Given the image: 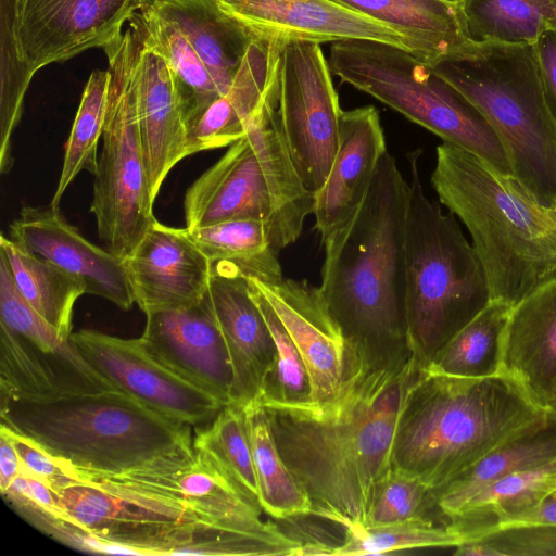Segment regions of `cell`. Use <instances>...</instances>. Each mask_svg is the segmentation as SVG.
Wrapping results in <instances>:
<instances>
[{"label":"cell","instance_id":"obj_1","mask_svg":"<svg viewBox=\"0 0 556 556\" xmlns=\"http://www.w3.org/2000/svg\"><path fill=\"white\" fill-rule=\"evenodd\" d=\"M348 375L323 408L264 407L279 452L312 502V515L365 526L392 467L397 426L425 366L404 350L377 355L350 344Z\"/></svg>","mask_w":556,"mask_h":556},{"label":"cell","instance_id":"obj_2","mask_svg":"<svg viewBox=\"0 0 556 556\" xmlns=\"http://www.w3.org/2000/svg\"><path fill=\"white\" fill-rule=\"evenodd\" d=\"M409 182L382 155L355 213L324 242L319 289L349 343L372 354L406 349L405 226Z\"/></svg>","mask_w":556,"mask_h":556},{"label":"cell","instance_id":"obj_3","mask_svg":"<svg viewBox=\"0 0 556 556\" xmlns=\"http://www.w3.org/2000/svg\"><path fill=\"white\" fill-rule=\"evenodd\" d=\"M431 185L469 231L491 300L513 307L556 279V206L540 204L513 176L447 142L437 147Z\"/></svg>","mask_w":556,"mask_h":556},{"label":"cell","instance_id":"obj_4","mask_svg":"<svg viewBox=\"0 0 556 556\" xmlns=\"http://www.w3.org/2000/svg\"><path fill=\"white\" fill-rule=\"evenodd\" d=\"M547 410L503 372L464 378L424 368L397 426L392 468L437 491Z\"/></svg>","mask_w":556,"mask_h":556},{"label":"cell","instance_id":"obj_5","mask_svg":"<svg viewBox=\"0 0 556 556\" xmlns=\"http://www.w3.org/2000/svg\"><path fill=\"white\" fill-rule=\"evenodd\" d=\"M1 424L80 473L124 475L193 453L191 426L121 390L46 400L1 397Z\"/></svg>","mask_w":556,"mask_h":556},{"label":"cell","instance_id":"obj_6","mask_svg":"<svg viewBox=\"0 0 556 556\" xmlns=\"http://www.w3.org/2000/svg\"><path fill=\"white\" fill-rule=\"evenodd\" d=\"M432 67L490 123L514 179L540 204L556 206V119L533 45L473 41Z\"/></svg>","mask_w":556,"mask_h":556},{"label":"cell","instance_id":"obj_7","mask_svg":"<svg viewBox=\"0 0 556 556\" xmlns=\"http://www.w3.org/2000/svg\"><path fill=\"white\" fill-rule=\"evenodd\" d=\"M420 155V150L407 154L406 339L412 353L426 366L492 300L482 263L456 216L444 213L425 192Z\"/></svg>","mask_w":556,"mask_h":556},{"label":"cell","instance_id":"obj_8","mask_svg":"<svg viewBox=\"0 0 556 556\" xmlns=\"http://www.w3.org/2000/svg\"><path fill=\"white\" fill-rule=\"evenodd\" d=\"M276 106L260 113L247 134L186 191V228L230 219L268 224L283 248L296 241L314 193L308 191L288 152Z\"/></svg>","mask_w":556,"mask_h":556},{"label":"cell","instance_id":"obj_9","mask_svg":"<svg viewBox=\"0 0 556 556\" xmlns=\"http://www.w3.org/2000/svg\"><path fill=\"white\" fill-rule=\"evenodd\" d=\"M341 81L368 93L443 142L513 176L506 152L482 113L432 65L399 47L372 40L332 42L328 59Z\"/></svg>","mask_w":556,"mask_h":556},{"label":"cell","instance_id":"obj_10","mask_svg":"<svg viewBox=\"0 0 556 556\" xmlns=\"http://www.w3.org/2000/svg\"><path fill=\"white\" fill-rule=\"evenodd\" d=\"M129 22L122 38L104 49L109 60V98L90 207L100 238L121 258L134 252L156 219L137 110L142 33L136 14Z\"/></svg>","mask_w":556,"mask_h":556},{"label":"cell","instance_id":"obj_11","mask_svg":"<svg viewBox=\"0 0 556 556\" xmlns=\"http://www.w3.org/2000/svg\"><path fill=\"white\" fill-rule=\"evenodd\" d=\"M54 492L74 526L138 555H199L213 526L184 502L125 475L80 473Z\"/></svg>","mask_w":556,"mask_h":556},{"label":"cell","instance_id":"obj_12","mask_svg":"<svg viewBox=\"0 0 556 556\" xmlns=\"http://www.w3.org/2000/svg\"><path fill=\"white\" fill-rule=\"evenodd\" d=\"M276 115L304 187L317 192L337 153L342 115L329 63L318 43L285 41Z\"/></svg>","mask_w":556,"mask_h":556},{"label":"cell","instance_id":"obj_13","mask_svg":"<svg viewBox=\"0 0 556 556\" xmlns=\"http://www.w3.org/2000/svg\"><path fill=\"white\" fill-rule=\"evenodd\" d=\"M8 1L18 56L31 78L48 64L116 43L149 0Z\"/></svg>","mask_w":556,"mask_h":556},{"label":"cell","instance_id":"obj_14","mask_svg":"<svg viewBox=\"0 0 556 556\" xmlns=\"http://www.w3.org/2000/svg\"><path fill=\"white\" fill-rule=\"evenodd\" d=\"M71 339L84 357L116 389L155 412L198 428L224 407L215 397L156 359L142 340L83 329Z\"/></svg>","mask_w":556,"mask_h":556},{"label":"cell","instance_id":"obj_15","mask_svg":"<svg viewBox=\"0 0 556 556\" xmlns=\"http://www.w3.org/2000/svg\"><path fill=\"white\" fill-rule=\"evenodd\" d=\"M124 475L184 502L206 525L270 541L291 556L302 546L300 540L265 522L258 502L200 451Z\"/></svg>","mask_w":556,"mask_h":556},{"label":"cell","instance_id":"obj_16","mask_svg":"<svg viewBox=\"0 0 556 556\" xmlns=\"http://www.w3.org/2000/svg\"><path fill=\"white\" fill-rule=\"evenodd\" d=\"M260 37L315 43L372 40L404 49L433 65L416 40L340 0H215Z\"/></svg>","mask_w":556,"mask_h":556},{"label":"cell","instance_id":"obj_17","mask_svg":"<svg viewBox=\"0 0 556 556\" xmlns=\"http://www.w3.org/2000/svg\"><path fill=\"white\" fill-rule=\"evenodd\" d=\"M115 389L71 337L46 320L22 332L0 326L1 397L46 400Z\"/></svg>","mask_w":556,"mask_h":556},{"label":"cell","instance_id":"obj_18","mask_svg":"<svg viewBox=\"0 0 556 556\" xmlns=\"http://www.w3.org/2000/svg\"><path fill=\"white\" fill-rule=\"evenodd\" d=\"M247 278L262 291L295 344L308 375L313 407H325L343 386L351 349L319 287L304 279L283 277L269 283Z\"/></svg>","mask_w":556,"mask_h":556},{"label":"cell","instance_id":"obj_19","mask_svg":"<svg viewBox=\"0 0 556 556\" xmlns=\"http://www.w3.org/2000/svg\"><path fill=\"white\" fill-rule=\"evenodd\" d=\"M123 260L135 303L146 315L194 306L208 290L212 263L187 228L155 219Z\"/></svg>","mask_w":556,"mask_h":556},{"label":"cell","instance_id":"obj_20","mask_svg":"<svg viewBox=\"0 0 556 556\" xmlns=\"http://www.w3.org/2000/svg\"><path fill=\"white\" fill-rule=\"evenodd\" d=\"M205 301L228 350L233 375L231 404L242 408L258 404L276 348L247 277L232 264L213 263Z\"/></svg>","mask_w":556,"mask_h":556},{"label":"cell","instance_id":"obj_21","mask_svg":"<svg viewBox=\"0 0 556 556\" xmlns=\"http://www.w3.org/2000/svg\"><path fill=\"white\" fill-rule=\"evenodd\" d=\"M146 316L140 339L147 350L170 370L211 394L223 406L231 404V363L205 298L191 307Z\"/></svg>","mask_w":556,"mask_h":556},{"label":"cell","instance_id":"obj_22","mask_svg":"<svg viewBox=\"0 0 556 556\" xmlns=\"http://www.w3.org/2000/svg\"><path fill=\"white\" fill-rule=\"evenodd\" d=\"M10 238L31 253L79 278L86 293L128 311L135 304L124 260L87 240L52 206H24L10 225Z\"/></svg>","mask_w":556,"mask_h":556},{"label":"cell","instance_id":"obj_23","mask_svg":"<svg viewBox=\"0 0 556 556\" xmlns=\"http://www.w3.org/2000/svg\"><path fill=\"white\" fill-rule=\"evenodd\" d=\"M285 41L258 37L249 48L229 89L187 116V155L229 147L254 118L277 104L280 51Z\"/></svg>","mask_w":556,"mask_h":556},{"label":"cell","instance_id":"obj_24","mask_svg":"<svg viewBox=\"0 0 556 556\" xmlns=\"http://www.w3.org/2000/svg\"><path fill=\"white\" fill-rule=\"evenodd\" d=\"M386 151V137L375 106L342 111L336 156L326 181L314 193L315 228L321 242L362 204Z\"/></svg>","mask_w":556,"mask_h":556},{"label":"cell","instance_id":"obj_25","mask_svg":"<svg viewBox=\"0 0 556 556\" xmlns=\"http://www.w3.org/2000/svg\"><path fill=\"white\" fill-rule=\"evenodd\" d=\"M137 110L150 191L155 201L168 173L188 156L187 123L173 68L143 41V36L137 66Z\"/></svg>","mask_w":556,"mask_h":556},{"label":"cell","instance_id":"obj_26","mask_svg":"<svg viewBox=\"0 0 556 556\" xmlns=\"http://www.w3.org/2000/svg\"><path fill=\"white\" fill-rule=\"evenodd\" d=\"M501 372L541 408H556V279L511 307L502 338Z\"/></svg>","mask_w":556,"mask_h":556},{"label":"cell","instance_id":"obj_27","mask_svg":"<svg viewBox=\"0 0 556 556\" xmlns=\"http://www.w3.org/2000/svg\"><path fill=\"white\" fill-rule=\"evenodd\" d=\"M174 24L204 63L220 96L232 84L251 45L260 37L215 0H149Z\"/></svg>","mask_w":556,"mask_h":556},{"label":"cell","instance_id":"obj_28","mask_svg":"<svg viewBox=\"0 0 556 556\" xmlns=\"http://www.w3.org/2000/svg\"><path fill=\"white\" fill-rule=\"evenodd\" d=\"M556 459V409L510 437L445 485L432 492L434 509L453 518L480 489L514 472Z\"/></svg>","mask_w":556,"mask_h":556},{"label":"cell","instance_id":"obj_29","mask_svg":"<svg viewBox=\"0 0 556 556\" xmlns=\"http://www.w3.org/2000/svg\"><path fill=\"white\" fill-rule=\"evenodd\" d=\"M419 42L433 65L473 42L460 5L441 0H340Z\"/></svg>","mask_w":556,"mask_h":556},{"label":"cell","instance_id":"obj_30","mask_svg":"<svg viewBox=\"0 0 556 556\" xmlns=\"http://www.w3.org/2000/svg\"><path fill=\"white\" fill-rule=\"evenodd\" d=\"M0 256L21 296L48 324L71 337L74 305L86 293L84 282L4 233L0 237Z\"/></svg>","mask_w":556,"mask_h":556},{"label":"cell","instance_id":"obj_31","mask_svg":"<svg viewBox=\"0 0 556 556\" xmlns=\"http://www.w3.org/2000/svg\"><path fill=\"white\" fill-rule=\"evenodd\" d=\"M188 232L212 264H232L244 277L263 282L283 278L278 255L285 248L273 228L262 220L230 219Z\"/></svg>","mask_w":556,"mask_h":556},{"label":"cell","instance_id":"obj_32","mask_svg":"<svg viewBox=\"0 0 556 556\" xmlns=\"http://www.w3.org/2000/svg\"><path fill=\"white\" fill-rule=\"evenodd\" d=\"M556 490V459L504 476L477 491L447 520L465 542L478 538L498 519L522 513Z\"/></svg>","mask_w":556,"mask_h":556},{"label":"cell","instance_id":"obj_33","mask_svg":"<svg viewBox=\"0 0 556 556\" xmlns=\"http://www.w3.org/2000/svg\"><path fill=\"white\" fill-rule=\"evenodd\" d=\"M243 409L262 509L279 520L312 515V502L282 458L264 407Z\"/></svg>","mask_w":556,"mask_h":556},{"label":"cell","instance_id":"obj_34","mask_svg":"<svg viewBox=\"0 0 556 556\" xmlns=\"http://www.w3.org/2000/svg\"><path fill=\"white\" fill-rule=\"evenodd\" d=\"M510 309L507 304L492 300L437 351L425 368L464 378L502 374V338Z\"/></svg>","mask_w":556,"mask_h":556},{"label":"cell","instance_id":"obj_35","mask_svg":"<svg viewBox=\"0 0 556 556\" xmlns=\"http://www.w3.org/2000/svg\"><path fill=\"white\" fill-rule=\"evenodd\" d=\"M460 10L475 42L533 45L556 30V0H465Z\"/></svg>","mask_w":556,"mask_h":556},{"label":"cell","instance_id":"obj_36","mask_svg":"<svg viewBox=\"0 0 556 556\" xmlns=\"http://www.w3.org/2000/svg\"><path fill=\"white\" fill-rule=\"evenodd\" d=\"M137 18L143 41L168 61L177 77L185 103L186 119L188 115L220 96L211 74L186 36L174 24L159 15L150 7L149 1L137 13Z\"/></svg>","mask_w":556,"mask_h":556},{"label":"cell","instance_id":"obj_37","mask_svg":"<svg viewBox=\"0 0 556 556\" xmlns=\"http://www.w3.org/2000/svg\"><path fill=\"white\" fill-rule=\"evenodd\" d=\"M109 85L108 70L90 74L65 144L61 175L50 203L52 206L59 207L64 192L81 170L94 174L97 169V150L105 123Z\"/></svg>","mask_w":556,"mask_h":556},{"label":"cell","instance_id":"obj_38","mask_svg":"<svg viewBox=\"0 0 556 556\" xmlns=\"http://www.w3.org/2000/svg\"><path fill=\"white\" fill-rule=\"evenodd\" d=\"M464 542L463 535L448 522L439 526L430 517H420L380 527H346L344 540L334 546L332 555H382L416 548L456 547Z\"/></svg>","mask_w":556,"mask_h":556},{"label":"cell","instance_id":"obj_39","mask_svg":"<svg viewBox=\"0 0 556 556\" xmlns=\"http://www.w3.org/2000/svg\"><path fill=\"white\" fill-rule=\"evenodd\" d=\"M249 291L260 307L273 336L276 353L270 374L257 405L263 407H313L311 384L304 362L262 291L247 278Z\"/></svg>","mask_w":556,"mask_h":556},{"label":"cell","instance_id":"obj_40","mask_svg":"<svg viewBox=\"0 0 556 556\" xmlns=\"http://www.w3.org/2000/svg\"><path fill=\"white\" fill-rule=\"evenodd\" d=\"M192 446L207 455L258 502L252 448L242 407L226 405L210 424L195 428Z\"/></svg>","mask_w":556,"mask_h":556},{"label":"cell","instance_id":"obj_41","mask_svg":"<svg viewBox=\"0 0 556 556\" xmlns=\"http://www.w3.org/2000/svg\"><path fill=\"white\" fill-rule=\"evenodd\" d=\"M431 510H434L432 491L419 479L391 467L374 490L364 527L430 517Z\"/></svg>","mask_w":556,"mask_h":556},{"label":"cell","instance_id":"obj_42","mask_svg":"<svg viewBox=\"0 0 556 556\" xmlns=\"http://www.w3.org/2000/svg\"><path fill=\"white\" fill-rule=\"evenodd\" d=\"M2 496L31 526L73 547L79 529L47 484L21 470Z\"/></svg>","mask_w":556,"mask_h":556},{"label":"cell","instance_id":"obj_43","mask_svg":"<svg viewBox=\"0 0 556 556\" xmlns=\"http://www.w3.org/2000/svg\"><path fill=\"white\" fill-rule=\"evenodd\" d=\"M0 429L9 435L14 445L22 463L21 470L43 482L53 492L81 481L78 470L68 462L50 454L34 440L3 424L0 425Z\"/></svg>","mask_w":556,"mask_h":556},{"label":"cell","instance_id":"obj_44","mask_svg":"<svg viewBox=\"0 0 556 556\" xmlns=\"http://www.w3.org/2000/svg\"><path fill=\"white\" fill-rule=\"evenodd\" d=\"M475 540L485 543L494 556H556V526L494 529Z\"/></svg>","mask_w":556,"mask_h":556},{"label":"cell","instance_id":"obj_45","mask_svg":"<svg viewBox=\"0 0 556 556\" xmlns=\"http://www.w3.org/2000/svg\"><path fill=\"white\" fill-rule=\"evenodd\" d=\"M544 92L556 119V30L542 34L533 43Z\"/></svg>","mask_w":556,"mask_h":556},{"label":"cell","instance_id":"obj_46","mask_svg":"<svg viewBox=\"0 0 556 556\" xmlns=\"http://www.w3.org/2000/svg\"><path fill=\"white\" fill-rule=\"evenodd\" d=\"M528 526H556V490L551 492L535 506L522 513L498 519L492 527L486 529L480 535L494 529Z\"/></svg>","mask_w":556,"mask_h":556},{"label":"cell","instance_id":"obj_47","mask_svg":"<svg viewBox=\"0 0 556 556\" xmlns=\"http://www.w3.org/2000/svg\"><path fill=\"white\" fill-rule=\"evenodd\" d=\"M22 463L9 435L0 429V490L3 493L20 475Z\"/></svg>","mask_w":556,"mask_h":556},{"label":"cell","instance_id":"obj_48","mask_svg":"<svg viewBox=\"0 0 556 556\" xmlns=\"http://www.w3.org/2000/svg\"><path fill=\"white\" fill-rule=\"evenodd\" d=\"M441 1L451 3V4L460 5L465 0H441Z\"/></svg>","mask_w":556,"mask_h":556},{"label":"cell","instance_id":"obj_49","mask_svg":"<svg viewBox=\"0 0 556 556\" xmlns=\"http://www.w3.org/2000/svg\"><path fill=\"white\" fill-rule=\"evenodd\" d=\"M556 409V408H555Z\"/></svg>","mask_w":556,"mask_h":556}]
</instances>
